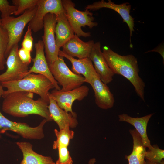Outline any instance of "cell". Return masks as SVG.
Wrapping results in <instances>:
<instances>
[{
	"label": "cell",
	"instance_id": "cell-1",
	"mask_svg": "<svg viewBox=\"0 0 164 164\" xmlns=\"http://www.w3.org/2000/svg\"><path fill=\"white\" fill-rule=\"evenodd\" d=\"M34 93L16 91L9 94L4 98L2 110L13 116L25 117L30 114L39 115L48 121H52L49 112V104L41 98L33 99Z\"/></svg>",
	"mask_w": 164,
	"mask_h": 164
},
{
	"label": "cell",
	"instance_id": "cell-2",
	"mask_svg": "<svg viewBox=\"0 0 164 164\" xmlns=\"http://www.w3.org/2000/svg\"><path fill=\"white\" fill-rule=\"evenodd\" d=\"M102 50L106 61L114 74L121 75L128 79L138 95L145 101V84L139 76L137 59L132 54L120 55L108 46H103Z\"/></svg>",
	"mask_w": 164,
	"mask_h": 164
},
{
	"label": "cell",
	"instance_id": "cell-3",
	"mask_svg": "<svg viewBox=\"0 0 164 164\" xmlns=\"http://www.w3.org/2000/svg\"><path fill=\"white\" fill-rule=\"evenodd\" d=\"M3 87L6 88L2 95L4 98L10 93L25 91L35 93L49 103V91L55 88L52 82L46 77L39 74L31 73L17 80L1 82Z\"/></svg>",
	"mask_w": 164,
	"mask_h": 164
},
{
	"label": "cell",
	"instance_id": "cell-4",
	"mask_svg": "<svg viewBox=\"0 0 164 164\" xmlns=\"http://www.w3.org/2000/svg\"><path fill=\"white\" fill-rule=\"evenodd\" d=\"M37 9V5L27 9L20 16L14 17L11 16L1 19V26L7 32L9 42L5 54V58L15 45L18 44L23 33L24 29L34 17Z\"/></svg>",
	"mask_w": 164,
	"mask_h": 164
},
{
	"label": "cell",
	"instance_id": "cell-5",
	"mask_svg": "<svg viewBox=\"0 0 164 164\" xmlns=\"http://www.w3.org/2000/svg\"><path fill=\"white\" fill-rule=\"evenodd\" d=\"M62 3L66 16L75 34L79 37L90 36L91 33L84 32L81 28L88 26L92 29L98 25L97 22H94L93 13L87 9L83 11L77 9L75 4L70 0H62Z\"/></svg>",
	"mask_w": 164,
	"mask_h": 164
},
{
	"label": "cell",
	"instance_id": "cell-6",
	"mask_svg": "<svg viewBox=\"0 0 164 164\" xmlns=\"http://www.w3.org/2000/svg\"><path fill=\"white\" fill-rule=\"evenodd\" d=\"M48 65L54 79L62 86L61 89L62 91H67L74 89L84 83V77L76 74L70 70L63 56H59L56 60Z\"/></svg>",
	"mask_w": 164,
	"mask_h": 164
},
{
	"label": "cell",
	"instance_id": "cell-7",
	"mask_svg": "<svg viewBox=\"0 0 164 164\" xmlns=\"http://www.w3.org/2000/svg\"><path fill=\"white\" fill-rule=\"evenodd\" d=\"M47 122V121L44 119L38 126L31 127L25 123L16 122L9 120L0 111V133L11 131L25 139L40 140L44 137L43 127Z\"/></svg>",
	"mask_w": 164,
	"mask_h": 164
},
{
	"label": "cell",
	"instance_id": "cell-8",
	"mask_svg": "<svg viewBox=\"0 0 164 164\" xmlns=\"http://www.w3.org/2000/svg\"><path fill=\"white\" fill-rule=\"evenodd\" d=\"M56 21V15L50 13L46 15L43 19L44 32L42 41L48 64L52 63L58 59L60 50L56 44L55 27Z\"/></svg>",
	"mask_w": 164,
	"mask_h": 164
},
{
	"label": "cell",
	"instance_id": "cell-9",
	"mask_svg": "<svg viewBox=\"0 0 164 164\" xmlns=\"http://www.w3.org/2000/svg\"><path fill=\"white\" fill-rule=\"evenodd\" d=\"M18 44L14 45L7 58L6 64L7 69L0 74V82L21 80L26 75L29 64L23 63L18 54Z\"/></svg>",
	"mask_w": 164,
	"mask_h": 164
},
{
	"label": "cell",
	"instance_id": "cell-10",
	"mask_svg": "<svg viewBox=\"0 0 164 164\" xmlns=\"http://www.w3.org/2000/svg\"><path fill=\"white\" fill-rule=\"evenodd\" d=\"M89 89L86 85H82L74 89L67 91L55 89L50 95L56 101L58 106L67 112L73 113L72 108L73 102L80 101L88 95Z\"/></svg>",
	"mask_w": 164,
	"mask_h": 164
},
{
	"label": "cell",
	"instance_id": "cell-11",
	"mask_svg": "<svg viewBox=\"0 0 164 164\" xmlns=\"http://www.w3.org/2000/svg\"><path fill=\"white\" fill-rule=\"evenodd\" d=\"M37 9L28 26L34 32H37L43 28V19L48 13L56 15L64 11L61 0H38Z\"/></svg>",
	"mask_w": 164,
	"mask_h": 164
},
{
	"label": "cell",
	"instance_id": "cell-12",
	"mask_svg": "<svg viewBox=\"0 0 164 164\" xmlns=\"http://www.w3.org/2000/svg\"><path fill=\"white\" fill-rule=\"evenodd\" d=\"M131 5L128 2L121 4H116L111 0L106 2L104 0L94 2L88 5L85 9L96 10L102 8H107L112 9L118 13L122 18L123 22L127 25L130 31V47H133L131 41V37L132 36V32L134 31V19L130 15Z\"/></svg>",
	"mask_w": 164,
	"mask_h": 164
},
{
	"label": "cell",
	"instance_id": "cell-13",
	"mask_svg": "<svg viewBox=\"0 0 164 164\" xmlns=\"http://www.w3.org/2000/svg\"><path fill=\"white\" fill-rule=\"evenodd\" d=\"M89 84L94 91L96 105L103 109L112 108L115 102L114 95L107 84L101 80L97 73L93 77Z\"/></svg>",
	"mask_w": 164,
	"mask_h": 164
},
{
	"label": "cell",
	"instance_id": "cell-14",
	"mask_svg": "<svg viewBox=\"0 0 164 164\" xmlns=\"http://www.w3.org/2000/svg\"><path fill=\"white\" fill-rule=\"evenodd\" d=\"M34 46L36 50V56L35 58L32 59L33 65L29 70L26 75L32 73L42 74L52 82L55 89H60L58 83L50 70L44 54V45L42 40H39L35 44Z\"/></svg>",
	"mask_w": 164,
	"mask_h": 164
},
{
	"label": "cell",
	"instance_id": "cell-15",
	"mask_svg": "<svg viewBox=\"0 0 164 164\" xmlns=\"http://www.w3.org/2000/svg\"><path fill=\"white\" fill-rule=\"evenodd\" d=\"M49 98V112L52 120L56 123L60 130L76 128L78 124L76 113L67 112L60 108L50 94Z\"/></svg>",
	"mask_w": 164,
	"mask_h": 164
},
{
	"label": "cell",
	"instance_id": "cell-16",
	"mask_svg": "<svg viewBox=\"0 0 164 164\" xmlns=\"http://www.w3.org/2000/svg\"><path fill=\"white\" fill-rule=\"evenodd\" d=\"M101 47L100 42L94 43L89 57L93 63L94 69L101 80L107 84L113 80L114 74L109 67Z\"/></svg>",
	"mask_w": 164,
	"mask_h": 164
},
{
	"label": "cell",
	"instance_id": "cell-17",
	"mask_svg": "<svg viewBox=\"0 0 164 164\" xmlns=\"http://www.w3.org/2000/svg\"><path fill=\"white\" fill-rule=\"evenodd\" d=\"M94 43L93 40L84 42L75 35L62 47V51L67 55L78 59L89 57Z\"/></svg>",
	"mask_w": 164,
	"mask_h": 164
},
{
	"label": "cell",
	"instance_id": "cell-18",
	"mask_svg": "<svg viewBox=\"0 0 164 164\" xmlns=\"http://www.w3.org/2000/svg\"><path fill=\"white\" fill-rule=\"evenodd\" d=\"M58 55L65 57L71 62V71L76 74L83 76L84 83L89 84L93 76L97 73L89 57L77 59L67 55L61 50L59 51Z\"/></svg>",
	"mask_w": 164,
	"mask_h": 164
},
{
	"label": "cell",
	"instance_id": "cell-19",
	"mask_svg": "<svg viewBox=\"0 0 164 164\" xmlns=\"http://www.w3.org/2000/svg\"><path fill=\"white\" fill-rule=\"evenodd\" d=\"M154 113H151L141 117H132L128 114L123 113L118 115L120 121L125 122L132 125L140 134L143 145L145 148L150 149L152 147L147 133L148 122Z\"/></svg>",
	"mask_w": 164,
	"mask_h": 164
},
{
	"label": "cell",
	"instance_id": "cell-20",
	"mask_svg": "<svg viewBox=\"0 0 164 164\" xmlns=\"http://www.w3.org/2000/svg\"><path fill=\"white\" fill-rule=\"evenodd\" d=\"M57 21L55 27L56 45L60 48L75 35L68 20L64 11L56 15Z\"/></svg>",
	"mask_w": 164,
	"mask_h": 164
},
{
	"label": "cell",
	"instance_id": "cell-21",
	"mask_svg": "<svg viewBox=\"0 0 164 164\" xmlns=\"http://www.w3.org/2000/svg\"><path fill=\"white\" fill-rule=\"evenodd\" d=\"M16 144L23 154L20 164H56L51 157L43 156L34 152L30 143L17 142Z\"/></svg>",
	"mask_w": 164,
	"mask_h": 164
},
{
	"label": "cell",
	"instance_id": "cell-22",
	"mask_svg": "<svg viewBox=\"0 0 164 164\" xmlns=\"http://www.w3.org/2000/svg\"><path fill=\"white\" fill-rule=\"evenodd\" d=\"M129 132L133 140V148L131 153L125 155V158L128 164H145L146 148L143 145L140 135L135 129H130Z\"/></svg>",
	"mask_w": 164,
	"mask_h": 164
},
{
	"label": "cell",
	"instance_id": "cell-23",
	"mask_svg": "<svg viewBox=\"0 0 164 164\" xmlns=\"http://www.w3.org/2000/svg\"><path fill=\"white\" fill-rule=\"evenodd\" d=\"M57 139L53 142V148L56 149L59 146L68 147L70 140L74 137V132L70 128H65L58 130H54Z\"/></svg>",
	"mask_w": 164,
	"mask_h": 164
},
{
	"label": "cell",
	"instance_id": "cell-24",
	"mask_svg": "<svg viewBox=\"0 0 164 164\" xmlns=\"http://www.w3.org/2000/svg\"><path fill=\"white\" fill-rule=\"evenodd\" d=\"M0 19V70H3L6 64L5 54L9 42V36L7 31L1 26Z\"/></svg>",
	"mask_w": 164,
	"mask_h": 164
},
{
	"label": "cell",
	"instance_id": "cell-25",
	"mask_svg": "<svg viewBox=\"0 0 164 164\" xmlns=\"http://www.w3.org/2000/svg\"><path fill=\"white\" fill-rule=\"evenodd\" d=\"M164 158V150L160 149L157 145H152L145 153V159L153 163L160 164Z\"/></svg>",
	"mask_w": 164,
	"mask_h": 164
},
{
	"label": "cell",
	"instance_id": "cell-26",
	"mask_svg": "<svg viewBox=\"0 0 164 164\" xmlns=\"http://www.w3.org/2000/svg\"><path fill=\"white\" fill-rule=\"evenodd\" d=\"M38 0H12L14 5L17 7L14 14L18 15L22 14L28 9L37 5Z\"/></svg>",
	"mask_w": 164,
	"mask_h": 164
},
{
	"label": "cell",
	"instance_id": "cell-27",
	"mask_svg": "<svg viewBox=\"0 0 164 164\" xmlns=\"http://www.w3.org/2000/svg\"><path fill=\"white\" fill-rule=\"evenodd\" d=\"M59 158L56 164H73V161L67 147L59 146L58 147Z\"/></svg>",
	"mask_w": 164,
	"mask_h": 164
},
{
	"label": "cell",
	"instance_id": "cell-28",
	"mask_svg": "<svg viewBox=\"0 0 164 164\" xmlns=\"http://www.w3.org/2000/svg\"><path fill=\"white\" fill-rule=\"evenodd\" d=\"M17 7L15 5L9 4L7 0H0V12H1V19H3L14 14Z\"/></svg>",
	"mask_w": 164,
	"mask_h": 164
},
{
	"label": "cell",
	"instance_id": "cell-29",
	"mask_svg": "<svg viewBox=\"0 0 164 164\" xmlns=\"http://www.w3.org/2000/svg\"><path fill=\"white\" fill-rule=\"evenodd\" d=\"M33 41L32 30L28 26L27 30L22 43V47L31 52L32 51Z\"/></svg>",
	"mask_w": 164,
	"mask_h": 164
},
{
	"label": "cell",
	"instance_id": "cell-30",
	"mask_svg": "<svg viewBox=\"0 0 164 164\" xmlns=\"http://www.w3.org/2000/svg\"><path fill=\"white\" fill-rule=\"evenodd\" d=\"M18 56L21 60L24 63L29 64L32 60L31 52L22 47L18 51Z\"/></svg>",
	"mask_w": 164,
	"mask_h": 164
},
{
	"label": "cell",
	"instance_id": "cell-31",
	"mask_svg": "<svg viewBox=\"0 0 164 164\" xmlns=\"http://www.w3.org/2000/svg\"><path fill=\"white\" fill-rule=\"evenodd\" d=\"M152 52H155L158 53L162 57L163 59V63H164V47L163 44H160L158 46L152 50H149L145 53H148Z\"/></svg>",
	"mask_w": 164,
	"mask_h": 164
},
{
	"label": "cell",
	"instance_id": "cell-32",
	"mask_svg": "<svg viewBox=\"0 0 164 164\" xmlns=\"http://www.w3.org/2000/svg\"><path fill=\"white\" fill-rule=\"evenodd\" d=\"M3 87L2 85L0 84V98L2 96L4 93V91L3 90Z\"/></svg>",
	"mask_w": 164,
	"mask_h": 164
},
{
	"label": "cell",
	"instance_id": "cell-33",
	"mask_svg": "<svg viewBox=\"0 0 164 164\" xmlns=\"http://www.w3.org/2000/svg\"><path fill=\"white\" fill-rule=\"evenodd\" d=\"M145 164H164V161L163 160L162 162L160 164H157L155 163H152L149 160H146L145 161Z\"/></svg>",
	"mask_w": 164,
	"mask_h": 164
}]
</instances>
